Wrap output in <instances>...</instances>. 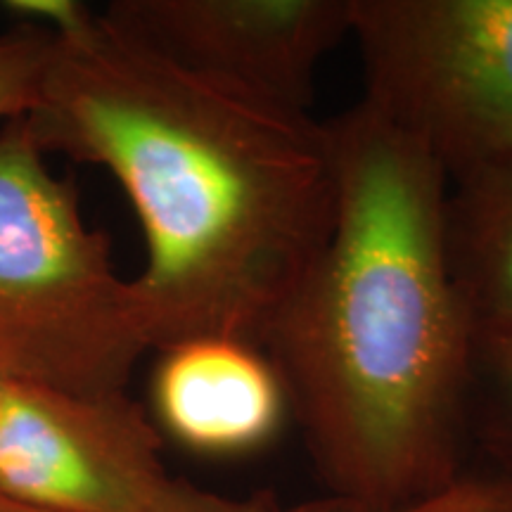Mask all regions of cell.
I'll return each instance as SVG.
<instances>
[{"mask_svg": "<svg viewBox=\"0 0 512 512\" xmlns=\"http://www.w3.org/2000/svg\"><path fill=\"white\" fill-rule=\"evenodd\" d=\"M27 126L43 155L107 169L145 238L131 283L147 349L259 344L335 211L328 121L178 67L102 12L55 36Z\"/></svg>", "mask_w": 512, "mask_h": 512, "instance_id": "6da1fadb", "label": "cell"}, {"mask_svg": "<svg viewBox=\"0 0 512 512\" xmlns=\"http://www.w3.org/2000/svg\"><path fill=\"white\" fill-rule=\"evenodd\" d=\"M328 131V240L259 347L330 498L377 512L463 475L475 325L448 268L444 169L363 100Z\"/></svg>", "mask_w": 512, "mask_h": 512, "instance_id": "7a4b0ae2", "label": "cell"}, {"mask_svg": "<svg viewBox=\"0 0 512 512\" xmlns=\"http://www.w3.org/2000/svg\"><path fill=\"white\" fill-rule=\"evenodd\" d=\"M131 283L83 219L27 119L0 128V375L81 396L124 394L147 354Z\"/></svg>", "mask_w": 512, "mask_h": 512, "instance_id": "3957f363", "label": "cell"}, {"mask_svg": "<svg viewBox=\"0 0 512 512\" xmlns=\"http://www.w3.org/2000/svg\"><path fill=\"white\" fill-rule=\"evenodd\" d=\"M363 102L444 174L512 159V0H351Z\"/></svg>", "mask_w": 512, "mask_h": 512, "instance_id": "277c9868", "label": "cell"}, {"mask_svg": "<svg viewBox=\"0 0 512 512\" xmlns=\"http://www.w3.org/2000/svg\"><path fill=\"white\" fill-rule=\"evenodd\" d=\"M162 446L126 392L81 396L8 382L0 496L43 512H185L207 489L171 477Z\"/></svg>", "mask_w": 512, "mask_h": 512, "instance_id": "5b68a950", "label": "cell"}, {"mask_svg": "<svg viewBox=\"0 0 512 512\" xmlns=\"http://www.w3.org/2000/svg\"><path fill=\"white\" fill-rule=\"evenodd\" d=\"M102 17L178 67L311 114L323 57L351 0H117Z\"/></svg>", "mask_w": 512, "mask_h": 512, "instance_id": "8992f818", "label": "cell"}, {"mask_svg": "<svg viewBox=\"0 0 512 512\" xmlns=\"http://www.w3.org/2000/svg\"><path fill=\"white\" fill-rule=\"evenodd\" d=\"M147 415L162 439L192 456L233 460L271 446L292 408L283 377L259 344L197 335L157 349Z\"/></svg>", "mask_w": 512, "mask_h": 512, "instance_id": "52a82bcc", "label": "cell"}, {"mask_svg": "<svg viewBox=\"0 0 512 512\" xmlns=\"http://www.w3.org/2000/svg\"><path fill=\"white\" fill-rule=\"evenodd\" d=\"M444 240L475 332L512 328V159L448 178Z\"/></svg>", "mask_w": 512, "mask_h": 512, "instance_id": "ba28073f", "label": "cell"}, {"mask_svg": "<svg viewBox=\"0 0 512 512\" xmlns=\"http://www.w3.org/2000/svg\"><path fill=\"white\" fill-rule=\"evenodd\" d=\"M477 413L491 453L512 479V328L475 332L470 363V418Z\"/></svg>", "mask_w": 512, "mask_h": 512, "instance_id": "9c48e42d", "label": "cell"}, {"mask_svg": "<svg viewBox=\"0 0 512 512\" xmlns=\"http://www.w3.org/2000/svg\"><path fill=\"white\" fill-rule=\"evenodd\" d=\"M53 46L55 34L31 24L0 34V124L27 117L36 105Z\"/></svg>", "mask_w": 512, "mask_h": 512, "instance_id": "30bf717a", "label": "cell"}, {"mask_svg": "<svg viewBox=\"0 0 512 512\" xmlns=\"http://www.w3.org/2000/svg\"><path fill=\"white\" fill-rule=\"evenodd\" d=\"M280 512H370L356 505L325 498V501L297 505L292 510ZM377 512H512V479L503 475L494 477H470L460 475L441 486V489L425 494L415 501L389 510Z\"/></svg>", "mask_w": 512, "mask_h": 512, "instance_id": "8fae6325", "label": "cell"}, {"mask_svg": "<svg viewBox=\"0 0 512 512\" xmlns=\"http://www.w3.org/2000/svg\"><path fill=\"white\" fill-rule=\"evenodd\" d=\"M0 512H43L0 496ZM185 512H280V503L271 491H256L252 496H223L207 491L195 508Z\"/></svg>", "mask_w": 512, "mask_h": 512, "instance_id": "7c38bea8", "label": "cell"}, {"mask_svg": "<svg viewBox=\"0 0 512 512\" xmlns=\"http://www.w3.org/2000/svg\"><path fill=\"white\" fill-rule=\"evenodd\" d=\"M8 382L10 380H5L3 375H0V411H3V401H5V392H8Z\"/></svg>", "mask_w": 512, "mask_h": 512, "instance_id": "4fadbf2b", "label": "cell"}]
</instances>
